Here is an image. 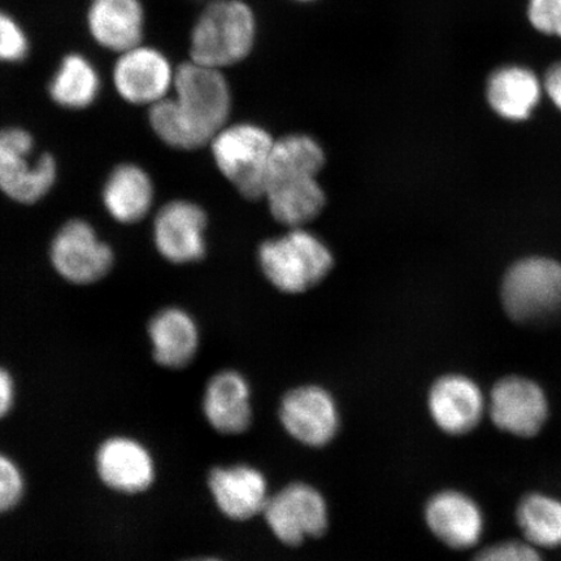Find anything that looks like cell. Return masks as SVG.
I'll return each mask as SVG.
<instances>
[{
  "mask_svg": "<svg viewBox=\"0 0 561 561\" xmlns=\"http://www.w3.org/2000/svg\"><path fill=\"white\" fill-rule=\"evenodd\" d=\"M528 18L536 31L561 39V0H529Z\"/></svg>",
  "mask_w": 561,
  "mask_h": 561,
  "instance_id": "obj_28",
  "label": "cell"
},
{
  "mask_svg": "<svg viewBox=\"0 0 561 561\" xmlns=\"http://www.w3.org/2000/svg\"><path fill=\"white\" fill-rule=\"evenodd\" d=\"M101 198L112 220L122 226H135L150 215L156 185L144 167L122 163L105 179Z\"/></svg>",
  "mask_w": 561,
  "mask_h": 561,
  "instance_id": "obj_19",
  "label": "cell"
},
{
  "mask_svg": "<svg viewBox=\"0 0 561 561\" xmlns=\"http://www.w3.org/2000/svg\"><path fill=\"white\" fill-rule=\"evenodd\" d=\"M208 489L221 514L237 522L261 514L270 500L263 473L244 465L214 468Z\"/></svg>",
  "mask_w": 561,
  "mask_h": 561,
  "instance_id": "obj_18",
  "label": "cell"
},
{
  "mask_svg": "<svg viewBox=\"0 0 561 561\" xmlns=\"http://www.w3.org/2000/svg\"><path fill=\"white\" fill-rule=\"evenodd\" d=\"M16 382L11 371L0 366V421L9 417L16 403Z\"/></svg>",
  "mask_w": 561,
  "mask_h": 561,
  "instance_id": "obj_29",
  "label": "cell"
},
{
  "mask_svg": "<svg viewBox=\"0 0 561 561\" xmlns=\"http://www.w3.org/2000/svg\"><path fill=\"white\" fill-rule=\"evenodd\" d=\"M207 215L196 203L174 199L160 207L152 221V242L165 262L186 265L206 255Z\"/></svg>",
  "mask_w": 561,
  "mask_h": 561,
  "instance_id": "obj_10",
  "label": "cell"
},
{
  "mask_svg": "<svg viewBox=\"0 0 561 561\" xmlns=\"http://www.w3.org/2000/svg\"><path fill=\"white\" fill-rule=\"evenodd\" d=\"M184 561H224L221 559H217V558H208V557H205V558H193V559H187V560H184Z\"/></svg>",
  "mask_w": 561,
  "mask_h": 561,
  "instance_id": "obj_31",
  "label": "cell"
},
{
  "mask_svg": "<svg viewBox=\"0 0 561 561\" xmlns=\"http://www.w3.org/2000/svg\"><path fill=\"white\" fill-rule=\"evenodd\" d=\"M101 89V76L93 62L80 54H69L55 70L48 95L61 108L82 111L96 102Z\"/></svg>",
  "mask_w": 561,
  "mask_h": 561,
  "instance_id": "obj_23",
  "label": "cell"
},
{
  "mask_svg": "<svg viewBox=\"0 0 561 561\" xmlns=\"http://www.w3.org/2000/svg\"><path fill=\"white\" fill-rule=\"evenodd\" d=\"M95 472L117 494L139 495L157 481L158 467L150 448L130 436L105 438L95 453Z\"/></svg>",
  "mask_w": 561,
  "mask_h": 561,
  "instance_id": "obj_11",
  "label": "cell"
},
{
  "mask_svg": "<svg viewBox=\"0 0 561 561\" xmlns=\"http://www.w3.org/2000/svg\"><path fill=\"white\" fill-rule=\"evenodd\" d=\"M545 93L561 111V61L552 65L547 70L543 81Z\"/></svg>",
  "mask_w": 561,
  "mask_h": 561,
  "instance_id": "obj_30",
  "label": "cell"
},
{
  "mask_svg": "<svg viewBox=\"0 0 561 561\" xmlns=\"http://www.w3.org/2000/svg\"><path fill=\"white\" fill-rule=\"evenodd\" d=\"M259 262L266 278L284 293H304L332 270L331 251L318 237L296 229L262 244Z\"/></svg>",
  "mask_w": 561,
  "mask_h": 561,
  "instance_id": "obj_7",
  "label": "cell"
},
{
  "mask_svg": "<svg viewBox=\"0 0 561 561\" xmlns=\"http://www.w3.org/2000/svg\"><path fill=\"white\" fill-rule=\"evenodd\" d=\"M488 413L496 430L512 437L529 439L545 430L551 415V403L541 383L523 375H508L491 389Z\"/></svg>",
  "mask_w": 561,
  "mask_h": 561,
  "instance_id": "obj_9",
  "label": "cell"
},
{
  "mask_svg": "<svg viewBox=\"0 0 561 561\" xmlns=\"http://www.w3.org/2000/svg\"><path fill=\"white\" fill-rule=\"evenodd\" d=\"M50 263L56 275L76 286L100 283L114 270L115 252L85 219H70L53 237Z\"/></svg>",
  "mask_w": 561,
  "mask_h": 561,
  "instance_id": "obj_8",
  "label": "cell"
},
{
  "mask_svg": "<svg viewBox=\"0 0 561 561\" xmlns=\"http://www.w3.org/2000/svg\"><path fill=\"white\" fill-rule=\"evenodd\" d=\"M473 561H545L541 550L524 539H506L485 547Z\"/></svg>",
  "mask_w": 561,
  "mask_h": 561,
  "instance_id": "obj_27",
  "label": "cell"
},
{
  "mask_svg": "<svg viewBox=\"0 0 561 561\" xmlns=\"http://www.w3.org/2000/svg\"><path fill=\"white\" fill-rule=\"evenodd\" d=\"M209 146L217 170L244 198H264L275 146L270 133L252 124L227 125Z\"/></svg>",
  "mask_w": 561,
  "mask_h": 561,
  "instance_id": "obj_6",
  "label": "cell"
},
{
  "mask_svg": "<svg viewBox=\"0 0 561 561\" xmlns=\"http://www.w3.org/2000/svg\"><path fill=\"white\" fill-rule=\"evenodd\" d=\"M545 91L533 70L506 66L491 73L486 87L490 107L510 122H524L536 110Z\"/></svg>",
  "mask_w": 561,
  "mask_h": 561,
  "instance_id": "obj_22",
  "label": "cell"
},
{
  "mask_svg": "<svg viewBox=\"0 0 561 561\" xmlns=\"http://www.w3.org/2000/svg\"><path fill=\"white\" fill-rule=\"evenodd\" d=\"M174 79L170 59L142 44L122 53L112 72L114 87L124 102L149 108L170 96Z\"/></svg>",
  "mask_w": 561,
  "mask_h": 561,
  "instance_id": "obj_12",
  "label": "cell"
},
{
  "mask_svg": "<svg viewBox=\"0 0 561 561\" xmlns=\"http://www.w3.org/2000/svg\"><path fill=\"white\" fill-rule=\"evenodd\" d=\"M145 9L140 0H91L88 27L105 50L122 54L142 44Z\"/></svg>",
  "mask_w": 561,
  "mask_h": 561,
  "instance_id": "obj_20",
  "label": "cell"
},
{
  "mask_svg": "<svg viewBox=\"0 0 561 561\" xmlns=\"http://www.w3.org/2000/svg\"><path fill=\"white\" fill-rule=\"evenodd\" d=\"M26 480L16 460L0 451V515L10 514L23 502Z\"/></svg>",
  "mask_w": 561,
  "mask_h": 561,
  "instance_id": "obj_25",
  "label": "cell"
},
{
  "mask_svg": "<svg viewBox=\"0 0 561 561\" xmlns=\"http://www.w3.org/2000/svg\"><path fill=\"white\" fill-rule=\"evenodd\" d=\"M425 517L433 535L455 550L472 549L485 533V515L480 504L458 490L434 495L427 502Z\"/></svg>",
  "mask_w": 561,
  "mask_h": 561,
  "instance_id": "obj_16",
  "label": "cell"
},
{
  "mask_svg": "<svg viewBox=\"0 0 561 561\" xmlns=\"http://www.w3.org/2000/svg\"><path fill=\"white\" fill-rule=\"evenodd\" d=\"M173 96L151 105L149 124L160 142L179 151L198 150L226 128L231 110L221 70L184 62L175 69Z\"/></svg>",
  "mask_w": 561,
  "mask_h": 561,
  "instance_id": "obj_1",
  "label": "cell"
},
{
  "mask_svg": "<svg viewBox=\"0 0 561 561\" xmlns=\"http://www.w3.org/2000/svg\"><path fill=\"white\" fill-rule=\"evenodd\" d=\"M254 13L242 0H214L191 34V60L221 70L248 58L254 46Z\"/></svg>",
  "mask_w": 561,
  "mask_h": 561,
  "instance_id": "obj_3",
  "label": "cell"
},
{
  "mask_svg": "<svg viewBox=\"0 0 561 561\" xmlns=\"http://www.w3.org/2000/svg\"><path fill=\"white\" fill-rule=\"evenodd\" d=\"M202 409L216 432L236 436L248 431L251 424L248 381L238 371H219L206 386Z\"/></svg>",
  "mask_w": 561,
  "mask_h": 561,
  "instance_id": "obj_21",
  "label": "cell"
},
{
  "mask_svg": "<svg viewBox=\"0 0 561 561\" xmlns=\"http://www.w3.org/2000/svg\"><path fill=\"white\" fill-rule=\"evenodd\" d=\"M504 312L523 327H543L561 320V264L530 256L512 264L501 286Z\"/></svg>",
  "mask_w": 561,
  "mask_h": 561,
  "instance_id": "obj_4",
  "label": "cell"
},
{
  "mask_svg": "<svg viewBox=\"0 0 561 561\" xmlns=\"http://www.w3.org/2000/svg\"><path fill=\"white\" fill-rule=\"evenodd\" d=\"M30 38L10 13L0 10V62L16 65L30 55Z\"/></svg>",
  "mask_w": 561,
  "mask_h": 561,
  "instance_id": "obj_26",
  "label": "cell"
},
{
  "mask_svg": "<svg viewBox=\"0 0 561 561\" xmlns=\"http://www.w3.org/2000/svg\"><path fill=\"white\" fill-rule=\"evenodd\" d=\"M147 335L153 362L168 370L187 368L199 351L198 324L191 313L178 306L161 308L153 314Z\"/></svg>",
  "mask_w": 561,
  "mask_h": 561,
  "instance_id": "obj_17",
  "label": "cell"
},
{
  "mask_svg": "<svg viewBox=\"0 0 561 561\" xmlns=\"http://www.w3.org/2000/svg\"><path fill=\"white\" fill-rule=\"evenodd\" d=\"M515 522L522 539L538 550H556L561 547V500L531 491L518 501Z\"/></svg>",
  "mask_w": 561,
  "mask_h": 561,
  "instance_id": "obj_24",
  "label": "cell"
},
{
  "mask_svg": "<svg viewBox=\"0 0 561 561\" xmlns=\"http://www.w3.org/2000/svg\"><path fill=\"white\" fill-rule=\"evenodd\" d=\"M263 514L279 541L289 546L321 536L328 526L324 497L305 483H293L271 496Z\"/></svg>",
  "mask_w": 561,
  "mask_h": 561,
  "instance_id": "obj_13",
  "label": "cell"
},
{
  "mask_svg": "<svg viewBox=\"0 0 561 561\" xmlns=\"http://www.w3.org/2000/svg\"><path fill=\"white\" fill-rule=\"evenodd\" d=\"M325 156L308 136L275 140L264 198L275 219L289 227L311 221L324 207L325 195L318 182Z\"/></svg>",
  "mask_w": 561,
  "mask_h": 561,
  "instance_id": "obj_2",
  "label": "cell"
},
{
  "mask_svg": "<svg viewBox=\"0 0 561 561\" xmlns=\"http://www.w3.org/2000/svg\"><path fill=\"white\" fill-rule=\"evenodd\" d=\"M430 411L434 423L451 436H465L480 425L488 412L481 386L465 375H447L433 385Z\"/></svg>",
  "mask_w": 561,
  "mask_h": 561,
  "instance_id": "obj_15",
  "label": "cell"
},
{
  "mask_svg": "<svg viewBox=\"0 0 561 561\" xmlns=\"http://www.w3.org/2000/svg\"><path fill=\"white\" fill-rule=\"evenodd\" d=\"M279 417L291 437L313 447L329 444L340 426L334 399L319 386L290 391L280 404Z\"/></svg>",
  "mask_w": 561,
  "mask_h": 561,
  "instance_id": "obj_14",
  "label": "cell"
},
{
  "mask_svg": "<svg viewBox=\"0 0 561 561\" xmlns=\"http://www.w3.org/2000/svg\"><path fill=\"white\" fill-rule=\"evenodd\" d=\"M59 165L50 152L38 151L30 130L0 129V192L18 205L33 206L53 192Z\"/></svg>",
  "mask_w": 561,
  "mask_h": 561,
  "instance_id": "obj_5",
  "label": "cell"
}]
</instances>
